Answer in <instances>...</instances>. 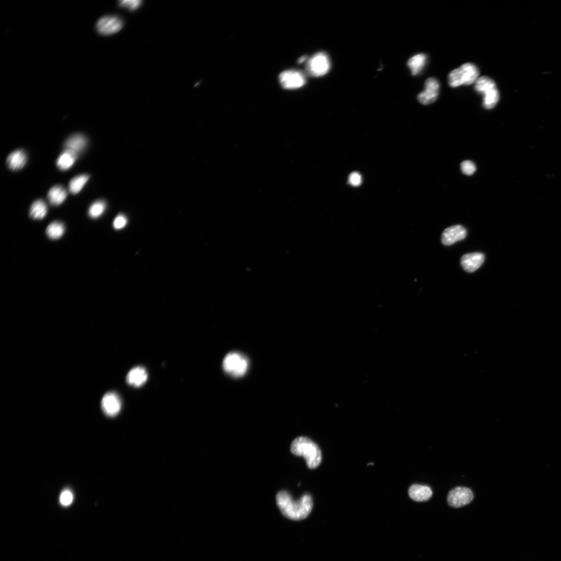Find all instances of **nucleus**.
Returning <instances> with one entry per match:
<instances>
[{
    "label": "nucleus",
    "mask_w": 561,
    "mask_h": 561,
    "mask_svg": "<svg viewBox=\"0 0 561 561\" xmlns=\"http://www.w3.org/2000/svg\"><path fill=\"white\" fill-rule=\"evenodd\" d=\"M276 502L282 514L295 521L307 517L314 506L313 498L310 494H306L296 501L286 491H281L277 494Z\"/></svg>",
    "instance_id": "nucleus-1"
},
{
    "label": "nucleus",
    "mask_w": 561,
    "mask_h": 561,
    "mask_svg": "<svg viewBox=\"0 0 561 561\" xmlns=\"http://www.w3.org/2000/svg\"><path fill=\"white\" fill-rule=\"evenodd\" d=\"M290 451L295 455L304 457L308 467L311 469L317 468L321 463L320 448L316 443L305 436L296 438L291 444Z\"/></svg>",
    "instance_id": "nucleus-2"
},
{
    "label": "nucleus",
    "mask_w": 561,
    "mask_h": 561,
    "mask_svg": "<svg viewBox=\"0 0 561 561\" xmlns=\"http://www.w3.org/2000/svg\"><path fill=\"white\" fill-rule=\"evenodd\" d=\"M479 76V71L476 66L471 63H466L450 73L449 85L452 88L463 85L469 86L475 83Z\"/></svg>",
    "instance_id": "nucleus-3"
},
{
    "label": "nucleus",
    "mask_w": 561,
    "mask_h": 561,
    "mask_svg": "<svg viewBox=\"0 0 561 561\" xmlns=\"http://www.w3.org/2000/svg\"><path fill=\"white\" fill-rule=\"evenodd\" d=\"M475 90L484 95L483 106L487 109L493 108L500 99L495 83L485 76L478 78L475 82Z\"/></svg>",
    "instance_id": "nucleus-4"
},
{
    "label": "nucleus",
    "mask_w": 561,
    "mask_h": 561,
    "mask_svg": "<svg viewBox=\"0 0 561 561\" xmlns=\"http://www.w3.org/2000/svg\"><path fill=\"white\" fill-rule=\"evenodd\" d=\"M248 366L246 358L237 352L229 353L223 361V368L225 372L236 378L244 376Z\"/></svg>",
    "instance_id": "nucleus-5"
},
{
    "label": "nucleus",
    "mask_w": 561,
    "mask_h": 561,
    "mask_svg": "<svg viewBox=\"0 0 561 561\" xmlns=\"http://www.w3.org/2000/svg\"><path fill=\"white\" fill-rule=\"evenodd\" d=\"M330 68V61L327 55L319 53L312 57L308 61L306 70L311 76L318 77L326 74Z\"/></svg>",
    "instance_id": "nucleus-6"
},
{
    "label": "nucleus",
    "mask_w": 561,
    "mask_h": 561,
    "mask_svg": "<svg viewBox=\"0 0 561 561\" xmlns=\"http://www.w3.org/2000/svg\"><path fill=\"white\" fill-rule=\"evenodd\" d=\"M472 491L465 487H457L452 490L447 496L448 505L454 508H460L469 504L473 500Z\"/></svg>",
    "instance_id": "nucleus-7"
},
{
    "label": "nucleus",
    "mask_w": 561,
    "mask_h": 561,
    "mask_svg": "<svg viewBox=\"0 0 561 561\" xmlns=\"http://www.w3.org/2000/svg\"><path fill=\"white\" fill-rule=\"evenodd\" d=\"M281 85L284 89L293 90L304 86L306 79L301 72L296 70H287L281 73L279 76Z\"/></svg>",
    "instance_id": "nucleus-8"
},
{
    "label": "nucleus",
    "mask_w": 561,
    "mask_h": 561,
    "mask_svg": "<svg viewBox=\"0 0 561 561\" xmlns=\"http://www.w3.org/2000/svg\"><path fill=\"white\" fill-rule=\"evenodd\" d=\"M123 26L122 20L114 16L101 18L96 24L98 32L102 35H108L117 33Z\"/></svg>",
    "instance_id": "nucleus-9"
},
{
    "label": "nucleus",
    "mask_w": 561,
    "mask_h": 561,
    "mask_svg": "<svg viewBox=\"0 0 561 561\" xmlns=\"http://www.w3.org/2000/svg\"><path fill=\"white\" fill-rule=\"evenodd\" d=\"M440 89L438 80L433 78L428 79L425 82V90L418 95V100L423 105H429L437 98Z\"/></svg>",
    "instance_id": "nucleus-10"
},
{
    "label": "nucleus",
    "mask_w": 561,
    "mask_h": 561,
    "mask_svg": "<svg viewBox=\"0 0 561 561\" xmlns=\"http://www.w3.org/2000/svg\"><path fill=\"white\" fill-rule=\"evenodd\" d=\"M101 408L103 412L110 417H116L120 412L121 402L118 394L110 392L106 393L102 399Z\"/></svg>",
    "instance_id": "nucleus-11"
},
{
    "label": "nucleus",
    "mask_w": 561,
    "mask_h": 561,
    "mask_svg": "<svg viewBox=\"0 0 561 561\" xmlns=\"http://www.w3.org/2000/svg\"><path fill=\"white\" fill-rule=\"evenodd\" d=\"M466 236L467 231L464 227L455 225L445 229L442 233L441 241L444 245L449 246L465 239Z\"/></svg>",
    "instance_id": "nucleus-12"
},
{
    "label": "nucleus",
    "mask_w": 561,
    "mask_h": 561,
    "mask_svg": "<svg viewBox=\"0 0 561 561\" xmlns=\"http://www.w3.org/2000/svg\"><path fill=\"white\" fill-rule=\"evenodd\" d=\"M485 256L481 253L465 254L461 258V265L466 272L472 273L479 269L484 263Z\"/></svg>",
    "instance_id": "nucleus-13"
},
{
    "label": "nucleus",
    "mask_w": 561,
    "mask_h": 561,
    "mask_svg": "<svg viewBox=\"0 0 561 561\" xmlns=\"http://www.w3.org/2000/svg\"><path fill=\"white\" fill-rule=\"evenodd\" d=\"M432 493L431 489L426 485L414 484L408 490L409 497L413 500L418 502L428 501L432 497Z\"/></svg>",
    "instance_id": "nucleus-14"
},
{
    "label": "nucleus",
    "mask_w": 561,
    "mask_h": 561,
    "mask_svg": "<svg viewBox=\"0 0 561 561\" xmlns=\"http://www.w3.org/2000/svg\"><path fill=\"white\" fill-rule=\"evenodd\" d=\"M148 379V374L145 369L142 367H136L131 369L127 377V383L135 387L143 385Z\"/></svg>",
    "instance_id": "nucleus-15"
},
{
    "label": "nucleus",
    "mask_w": 561,
    "mask_h": 561,
    "mask_svg": "<svg viewBox=\"0 0 561 561\" xmlns=\"http://www.w3.org/2000/svg\"><path fill=\"white\" fill-rule=\"evenodd\" d=\"M88 140L83 135L74 134L69 137L65 143L66 149L73 151L78 154L84 150L87 147Z\"/></svg>",
    "instance_id": "nucleus-16"
},
{
    "label": "nucleus",
    "mask_w": 561,
    "mask_h": 561,
    "mask_svg": "<svg viewBox=\"0 0 561 561\" xmlns=\"http://www.w3.org/2000/svg\"><path fill=\"white\" fill-rule=\"evenodd\" d=\"M27 162V156L24 151L17 150L11 153L7 158L9 168L13 171L22 169Z\"/></svg>",
    "instance_id": "nucleus-17"
},
{
    "label": "nucleus",
    "mask_w": 561,
    "mask_h": 561,
    "mask_svg": "<svg viewBox=\"0 0 561 561\" xmlns=\"http://www.w3.org/2000/svg\"><path fill=\"white\" fill-rule=\"evenodd\" d=\"M78 154L76 152L65 149L57 159V167L61 171H66L72 167L78 158Z\"/></svg>",
    "instance_id": "nucleus-18"
},
{
    "label": "nucleus",
    "mask_w": 561,
    "mask_h": 561,
    "mask_svg": "<svg viewBox=\"0 0 561 561\" xmlns=\"http://www.w3.org/2000/svg\"><path fill=\"white\" fill-rule=\"evenodd\" d=\"M67 196V193L63 186L55 185L50 190L48 197L51 204L58 206L63 203Z\"/></svg>",
    "instance_id": "nucleus-19"
},
{
    "label": "nucleus",
    "mask_w": 561,
    "mask_h": 561,
    "mask_svg": "<svg viewBox=\"0 0 561 561\" xmlns=\"http://www.w3.org/2000/svg\"><path fill=\"white\" fill-rule=\"evenodd\" d=\"M427 57L424 54H420L410 58L407 62L412 74L418 75L422 70L426 64Z\"/></svg>",
    "instance_id": "nucleus-20"
},
{
    "label": "nucleus",
    "mask_w": 561,
    "mask_h": 561,
    "mask_svg": "<svg viewBox=\"0 0 561 561\" xmlns=\"http://www.w3.org/2000/svg\"><path fill=\"white\" fill-rule=\"evenodd\" d=\"M48 212V207L43 200H38L34 202L31 206L30 216L34 219H42L46 217Z\"/></svg>",
    "instance_id": "nucleus-21"
},
{
    "label": "nucleus",
    "mask_w": 561,
    "mask_h": 561,
    "mask_svg": "<svg viewBox=\"0 0 561 561\" xmlns=\"http://www.w3.org/2000/svg\"><path fill=\"white\" fill-rule=\"evenodd\" d=\"M89 178L90 176L87 174L79 175L72 178L69 184L70 192L73 194L80 193Z\"/></svg>",
    "instance_id": "nucleus-22"
},
{
    "label": "nucleus",
    "mask_w": 561,
    "mask_h": 561,
    "mask_svg": "<svg viewBox=\"0 0 561 561\" xmlns=\"http://www.w3.org/2000/svg\"><path fill=\"white\" fill-rule=\"evenodd\" d=\"M65 233V227L60 222L55 221L51 223L48 227L46 231L47 236L52 240H57L63 236Z\"/></svg>",
    "instance_id": "nucleus-23"
},
{
    "label": "nucleus",
    "mask_w": 561,
    "mask_h": 561,
    "mask_svg": "<svg viewBox=\"0 0 561 561\" xmlns=\"http://www.w3.org/2000/svg\"><path fill=\"white\" fill-rule=\"evenodd\" d=\"M106 204L103 201L99 200L94 202L90 207L89 215L92 218L99 217L105 212Z\"/></svg>",
    "instance_id": "nucleus-24"
},
{
    "label": "nucleus",
    "mask_w": 561,
    "mask_h": 561,
    "mask_svg": "<svg viewBox=\"0 0 561 561\" xmlns=\"http://www.w3.org/2000/svg\"><path fill=\"white\" fill-rule=\"evenodd\" d=\"M60 503L64 506H69L73 500V496L72 492L69 490H66L62 492L60 496Z\"/></svg>",
    "instance_id": "nucleus-25"
},
{
    "label": "nucleus",
    "mask_w": 561,
    "mask_h": 561,
    "mask_svg": "<svg viewBox=\"0 0 561 561\" xmlns=\"http://www.w3.org/2000/svg\"><path fill=\"white\" fill-rule=\"evenodd\" d=\"M463 173L467 175H473L476 171L475 164L470 161H465L461 164Z\"/></svg>",
    "instance_id": "nucleus-26"
},
{
    "label": "nucleus",
    "mask_w": 561,
    "mask_h": 561,
    "mask_svg": "<svg viewBox=\"0 0 561 561\" xmlns=\"http://www.w3.org/2000/svg\"><path fill=\"white\" fill-rule=\"evenodd\" d=\"M119 3L121 6L131 11L137 9L142 4V2L139 0H125V1H120Z\"/></svg>",
    "instance_id": "nucleus-27"
},
{
    "label": "nucleus",
    "mask_w": 561,
    "mask_h": 561,
    "mask_svg": "<svg viewBox=\"0 0 561 561\" xmlns=\"http://www.w3.org/2000/svg\"><path fill=\"white\" fill-rule=\"evenodd\" d=\"M128 220L126 216L120 214L116 217L114 220L113 225L116 230H119L123 228L127 224Z\"/></svg>",
    "instance_id": "nucleus-28"
},
{
    "label": "nucleus",
    "mask_w": 561,
    "mask_h": 561,
    "mask_svg": "<svg viewBox=\"0 0 561 561\" xmlns=\"http://www.w3.org/2000/svg\"><path fill=\"white\" fill-rule=\"evenodd\" d=\"M349 182L352 186H358L362 183V177L361 175L354 172L351 173L349 177Z\"/></svg>",
    "instance_id": "nucleus-29"
},
{
    "label": "nucleus",
    "mask_w": 561,
    "mask_h": 561,
    "mask_svg": "<svg viewBox=\"0 0 561 561\" xmlns=\"http://www.w3.org/2000/svg\"><path fill=\"white\" fill-rule=\"evenodd\" d=\"M306 59H307V57L306 56H303V57L300 58L299 60H298L299 63H300V64L303 63V62H304L306 60Z\"/></svg>",
    "instance_id": "nucleus-30"
}]
</instances>
